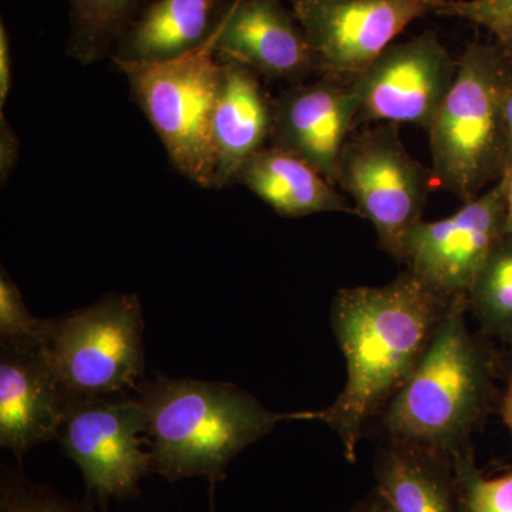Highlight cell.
Masks as SVG:
<instances>
[{"mask_svg": "<svg viewBox=\"0 0 512 512\" xmlns=\"http://www.w3.org/2000/svg\"><path fill=\"white\" fill-rule=\"evenodd\" d=\"M336 185L372 222L384 251L403 261L407 239L420 224L434 181L414 160L396 124H376L349 138L340 153Z\"/></svg>", "mask_w": 512, "mask_h": 512, "instance_id": "cell-7", "label": "cell"}, {"mask_svg": "<svg viewBox=\"0 0 512 512\" xmlns=\"http://www.w3.org/2000/svg\"><path fill=\"white\" fill-rule=\"evenodd\" d=\"M457 62L453 86L429 127L431 171L436 185L468 201L500 181L510 160L512 56L500 45L473 42Z\"/></svg>", "mask_w": 512, "mask_h": 512, "instance_id": "cell-3", "label": "cell"}, {"mask_svg": "<svg viewBox=\"0 0 512 512\" xmlns=\"http://www.w3.org/2000/svg\"><path fill=\"white\" fill-rule=\"evenodd\" d=\"M458 62L434 32L393 43L353 79L359 121L427 128L456 79Z\"/></svg>", "mask_w": 512, "mask_h": 512, "instance_id": "cell-10", "label": "cell"}, {"mask_svg": "<svg viewBox=\"0 0 512 512\" xmlns=\"http://www.w3.org/2000/svg\"><path fill=\"white\" fill-rule=\"evenodd\" d=\"M237 181L281 217L301 218L320 212L359 215L325 175L281 147H265L255 154L241 168Z\"/></svg>", "mask_w": 512, "mask_h": 512, "instance_id": "cell-17", "label": "cell"}, {"mask_svg": "<svg viewBox=\"0 0 512 512\" xmlns=\"http://www.w3.org/2000/svg\"><path fill=\"white\" fill-rule=\"evenodd\" d=\"M144 319L137 295L110 293L52 319L43 352L74 402L138 389Z\"/></svg>", "mask_w": 512, "mask_h": 512, "instance_id": "cell-6", "label": "cell"}, {"mask_svg": "<svg viewBox=\"0 0 512 512\" xmlns=\"http://www.w3.org/2000/svg\"><path fill=\"white\" fill-rule=\"evenodd\" d=\"M224 22L225 16L214 35L187 55L165 62L114 63L175 170L204 188H215L217 173L212 119L222 77L217 43Z\"/></svg>", "mask_w": 512, "mask_h": 512, "instance_id": "cell-5", "label": "cell"}, {"mask_svg": "<svg viewBox=\"0 0 512 512\" xmlns=\"http://www.w3.org/2000/svg\"><path fill=\"white\" fill-rule=\"evenodd\" d=\"M501 183H503L505 198V232L512 235V151L503 177H501Z\"/></svg>", "mask_w": 512, "mask_h": 512, "instance_id": "cell-27", "label": "cell"}, {"mask_svg": "<svg viewBox=\"0 0 512 512\" xmlns=\"http://www.w3.org/2000/svg\"><path fill=\"white\" fill-rule=\"evenodd\" d=\"M147 433L137 397L119 393L74 402L57 440L90 493L101 501L128 500L140 495L141 480L153 473L150 451L141 450L140 434Z\"/></svg>", "mask_w": 512, "mask_h": 512, "instance_id": "cell-8", "label": "cell"}, {"mask_svg": "<svg viewBox=\"0 0 512 512\" xmlns=\"http://www.w3.org/2000/svg\"><path fill=\"white\" fill-rule=\"evenodd\" d=\"M467 295L454 296L412 375L396 393L386 426L403 444L441 450L467 431L481 409L485 366L468 333Z\"/></svg>", "mask_w": 512, "mask_h": 512, "instance_id": "cell-4", "label": "cell"}, {"mask_svg": "<svg viewBox=\"0 0 512 512\" xmlns=\"http://www.w3.org/2000/svg\"><path fill=\"white\" fill-rule=\"evenodd\" d=\"M379 495L394 512H464L450 476L426 448L404 444L380 457Z\"/></svg>", "mask_w": 512, "mask_h": 512, "instance_id": "cell-18", "label": "cell"}, {"mask_svg": "<svg viewBox=\"0 0 512 512\" xmlns=\"http://www.w3.org/2000/svg\"><path fill=\"white\" fill-rule=\"evenodd\" d=\"M505 232L503 183L497 181L460 210L439 221H421L407 239L403 261L434 291L467 295Z\"/></svg>", "mask_w": 512, "mask_h": 512, "instance_id": "cell-11", "label": "cell"}, {"mask_svg": "<svg viewBox=\"0 0 512 512\" xmlns=\"http://www.w3.org/2000/svg\"><path fill=\"white\" fill-rule=\"evenodd\" d=\"M70 37L67 52L77 62L92 64L111 56L124 30L153 0H67Z\"/></svg>", "mask_w": 512, "mask_h": 512, "instance_id": "cell-19", "label": "cell"}, {"mask_svg": "<svg viewBox=\"0 0 512 512\" xmlns=\"http://www.w3.org/2000/svg\"><path fill=\"white\" fill-rule=\"evenodd\" d=\"M274 106L258 80V74L235 62H222V77L214 119L217 173L215 188L237 181L241 168L264 150L272 138Z\"/></svg>", "mask_w": 512, "mask_h": 512, "instance_id": "cell-15", "label": "cell"}, {"mask_svg": "<svg viewBox=\"0 0 512 512\" xmlns=\"http://www.w3.org/2000/svg\"><path fill=\"white\" fill-rule=\"evenodd\" d=\"M136 397L147 414L153 473L170 483L224 480L228 464L276 424L315 419L269 412L234 384L205 380L157 376L141 383Z\"/></svg>", "mask_w": 512, "mask_h": 512, "instance_id": "cell-2", "label": "cell"}, {"mask_svg": "<svg viewBox=\"0 0 512 512\" xmlns=\"http://www.w3.org/2000/svg\"><path fill=\"white\" fill-rule=\"evenodd\" d=\"M0 512H97L90 505L69 500L30 480L19 468L2 467L0 473Z\"/></svg>", "mask_w": 512, "mask_h": 512, "instance_id": "cell-21", "label": "cell"}, {"mask_svg": "<svg viewBox=\"0 0 512 512\" xmlns=\"http://www.w3.org/2000/svg\"><path fill=\"white\" fill-rule=\"evenodd\" d=\"M73 403L43 348L0 345V446L22 460L57 439Z\"/></svg>", "mask_w": 512, "mask_h": 512, "instance_id": "cell-13", "label": "cell"}, {"mask_svg": "<svg viewBox=\"0 0 512 512\" xmlns=\"http://www.w3.org/2000/svg\"><path fill=\"white\" fill-rule=\"evenodd\" d=\"M468 299L491 329L512 336V235H504L488 256Z\"/></svg>", "mask_w": 512, "mask_h": 512, "instance_id": "cell-20", "label": "cell"}, {"mask_svg": "<svg viewBox=\"0 0 512 512\" xmlns=\"http://www.w3.org/2000/svg\"><path fill=\"white\" fill-rule=\"evenodd\" d=\"M503 417L505 424H507L512 434V379L510 383H508L507 390H505L504 394Z\"/></svg>", "mask_w": 512, "mask_h": 512, "instance_id": "cell-28", "label": "cell"}, {"mask_svg": "<svg viewBox=\"0 0 512 512\" xmlns=\"http://www.w3.org/2000/svg\"><path fill=\"white\" fill-rule=\"evenodd\" d=\"M380 497V495H379ZM356 512H394L392 508L389 507V504L380 497V500L375 501V503L367 504L365 507L360 508L359 511Z\"/></svg>", "mask_w": 512, "mask_h": 512, "instance_id": "cell-29", "label": "cell"}, {"mask_svg": "<svg viewBox=\"0 0 512 512\" xmlns=\"http://www.w3.org/2000/svg\"><path fill=\"white\" fill-rule=\"evenodd\" d=\"M464 512H512V474L485 478L470 457L456 458Z\"/></svg>", "mask_w": 512, "mask_h": 512, "instance_id": "cell-23", "label": "cell"}, {"mask_svg": "<svg viewBox=\"0 0 512 512\" xmlns=\"http://www.w3.org/2000/svg\"><path fill=\"white\" fill-rule=\"evenodd\" d=\"M412 271L389 285L342 289L332 308L333 329L348 367L345 389L315 413L342 439L355 460L363 426L412 375L448 306Z\"/></svg>", "mask_w": 512, "mask_h": 512, "instance_id": "cell-1", "label": "cell"}, {"mask_svg": "<svg viewBox=\"0 0 512 512\" xmlns=\"http://www.w3.org/2000/svg\"><path fill=\"white\" fill-rule=\"evenodd\" d=\"M434 13L476 23L495 37L512 29V0H440Z\"/></svg>", "mask_w": 512, "mask_h": 512, "instance_id": "cell-24", "label": "cell"}, {"mask_svg": "<svg viewBox=\"0 0 512 512\" xmlns=\"http://www.w3.org/2000/svg\"><path fill=\"white\" fill-rule=\"evenodd\" d=\"M12 50H10L9 32L5 22L0 23V111L8 103L12 90Z\"/></svg>", "mask_w": 512, "mask_h": 512, "instance_id": "cell-26", "label": "cell"}, {"mask_svg": "<svg viewBox=\"0 0 512 512\" xmlns=\"http://www.w3.org/2000/svg\"><path fill=\"white\" fill-rule=\"evenodd\" d=\"M217 57L288 82L316 72L305 32L281 0H232L218 39Z\"/></svg>", "mask_w": 512, "mask_h": 512, "instance_id": "cell-14", "label": "cell"}, {"mask_svg": "<svg viewBox=\"0 0 512 512\" xmlns=\"http://www.w3.org/2000/svg\"><path fill=\"white\" fill-rule=\"evenodd\" d=\"M52 319L30 313L18 286L2 268L0 274V345L10 348H43Z\"/></svg>", "mask_w": 512, "mask_h": 512, "instance_id": "cell-22", "label": "cell"}, {"mask_svg": "<svg viewBox=\"0 0 512 512\" xmlns=\"http://www.w3.org/2000/svg\"><path fill=\"white\" fill-rule=\"evenodd\" d=\"M440 0H291L316 72L352 82Z\"/></svg>", "mask_w": 512, "mask_h": 512, "instance_id": "cell-9", "label": "cell"}, {"mask_svg": "<svg viewBox=\"0 0 512 512\" xmlns=\"http://www.w3.org/2000/svg\"><path fill=\"white\" fill-rule=\"evenodd\" d=\"M272 106L274 146L302 158L336 185L340 153L359 123L352 84L323 76L298 84Z\"/></svg>", "mask_w": 512, "mask_h": 512, "instance_id": "cell-12", "label": "cell"}, {"mask_svg": "<svg viewBox=\"0 0 512 512\" xmlns=\"http://www.w3.org/2000/svg\"><path fill=\"white\" fill-rule=\"evenodd\" d=\"M232 0H153L114 45V63L165 62L204 45Z\"/></svg>", "mask_w": 512, "mask_h": 512, "instance_id": "cell-16", "label": "cell"}, {"mask_svg": "<svg viewBox=\"0 0 512 512\" xmlns=\"http://www.w3.org/2000/svg\"><path fill=\"white\" fill-rule=\"evenodd\" d=\"M19 137L0 111V181L5 184L19 160Z\"/></svg>", "mask_w": 512, "mask_h": 512, "instance_id": "cell-25", "label": "cell"}, {"mask_svg": "<svg viewBox=\"0 0 512 512\" xmlns=\"http://www.w3.org/2000/svg\"><path fill=\"white\" fill-rule=\"evenodd\" d=\"M507 127H508V134H510L511 144H512V94L510 96V99H508V103H507Z\"/></svg>", "mask_w": 512, "mask_h": 512, "instance_id": "cell-31", "label": "cell"}, {"mask_svg": "<svg viewBox=\"0 0 512 512\" xmlns=\"http://www.w3.org/2000/svg\"><path fill=\"white\" fill-rule=\"evenodd\" d=\"M498 45L503 47L505 52L508 53V55L512 56V29L508 30V32H505L504 35H501L500 37H497Z\"/></svg>", "mask_w": 512, "mask_h": 512, "instance_id": "cell-30", "label": "cell"}]
</instances>
